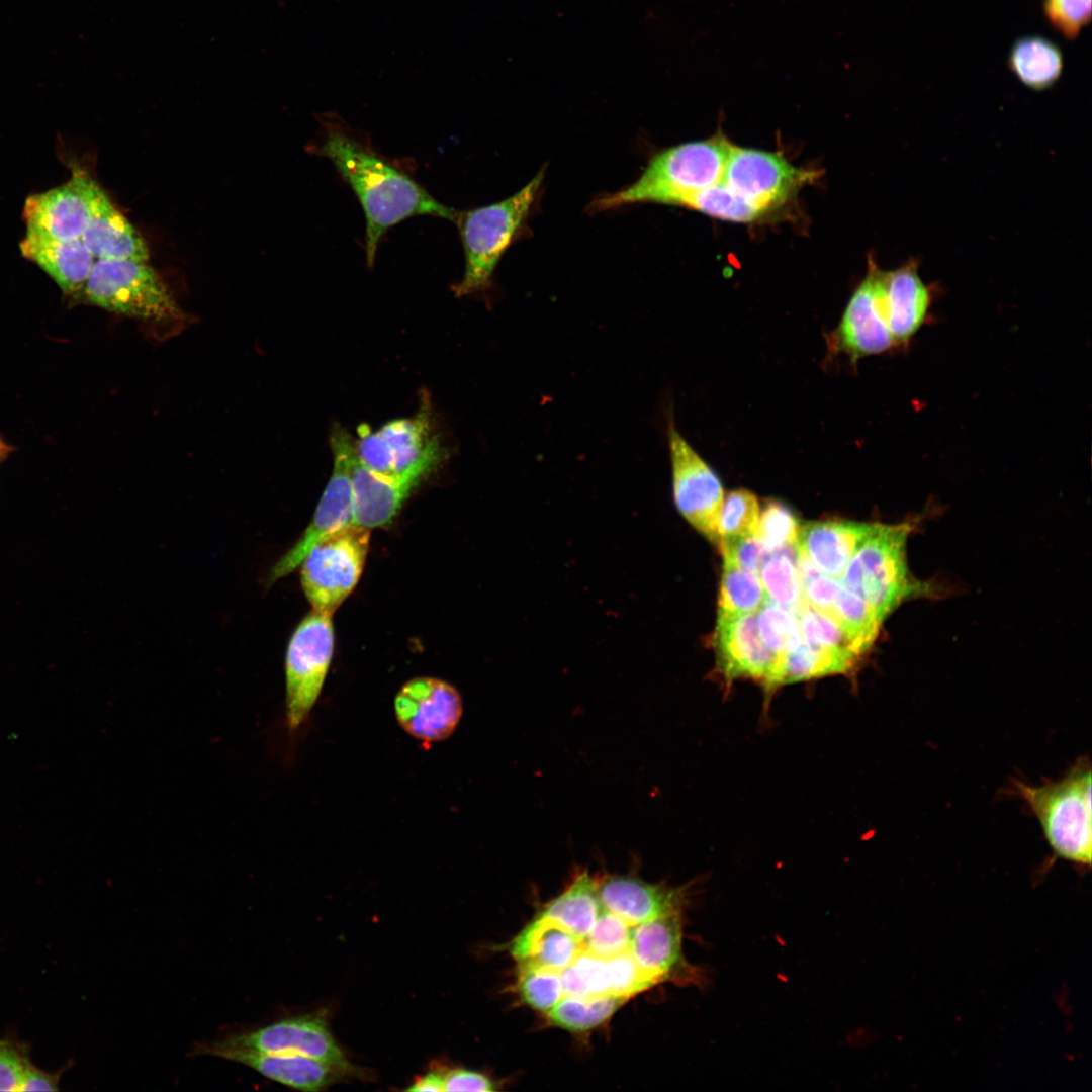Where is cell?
Segmentation results:
<instances>
[{"mask_svg": "<svg viewBox=\"0 0 1092 1092\" xmlns=\"http://www.w3.org/2000/svg\"><path fill=\"white\" fill-rule=\"evenodd\" d=\"M314 152L331 161L364 211L366 262L372 267L384 234L418 215L455 222L458 211L436 200L405 171L376 152L368 140L333 116L321 120Z\"/></svg>", "mask_w": 1092, "mask_h": 1092, "instance_id": "1", "label": "cell"}, {"mask_svg": "<svg viewBox=\"0 0 1092 1092\" xmlns=\"http://www.w3.org/2000/svg\"><path fill=\"white\" fill-rule=\"evenodd\" d=\"M732 144L722 134L662 149L648 160L630 185L596 197L589 211L657 203L685 206L700 191L719 183Z\"/></svg>", "mask_w": 1092, "mask_h": 1092, "instance_id": "2", "label": "cell"}, {"mask_svg": "<svg viewBox=\"0 0 1092 1092\" xmlns=\"http://www.w3.org/2000/svg\"><path fill=\"white\" fill-rule=\"evenodd\" d=\"M543 181L544 170H541L514 195L492 204L458 211L454 223L459 230L465 268L461 281L453 286L457 297L483 293L492 286L502 257L526 234Z\"/></svg>", "mask_w": 1092, "mask_h": 1092, "instance_id": "3", "label": "cell"}, {"mask_svg": "<svg viewBox=\"0 0 1092 1092\" xmlns=\"http://www.w3.org/2000/svg\"><path fill=\"white\" fill-rule=\"evenodd\" d=\"M913 526L911 521L875 524L840 578L882 622L903 601L929 597L934 592L931 584L916 579L908 569L906 542Z\"/></svg>", "mask_w": 1092, "mask_h": 1092, "instance_id": "4", "label": "cell"}, {"mask_svg": "<svg viewBox=\"0 0 1092 1092\" xmlns=\"http://www.w3.org/2000/svg\"><path fill=\"white\" fill-rule=\"evenodd\" d=\"M1091 764L1078 759L1058 781L1032 786L1015 780L1018 795L1039 821L1055 855L1078 866L1090 867Z\"/></svg>", "mask_w": 1092, "mask_h": 1092, "instance_id": "5", "label": "cell"}, {"mask_svg": "<svg viewBox=\"0 0 1092 1092\" xmlns=\"http://www.w3.org/2000/svg\"><path fill=\"white\" fill-rule=\"evenodd\" d=\"M81 291L88 303L129 317L151 323L184 317L167 285L147 262L96 259Z\"/></svg>", "mask_w": 1092, "mask_h": 1092, "instance_id": "6", "label": "cell"}, {"mask_svg": "<svg viewBox=\"0 0 1092 1092\" xmlns=\"http://www.w3.org/2000/svg\"><path fill=\"white\" fill-rule=\"evenodd\" d=\"M430 416L425 403L414 417L391 421L378 431L360 426V439L355 444L359 460L387 478L417 470L434 471L444 458V450L433 433Z\"/></svg>", "mask_w": 1092, "mask_h": 1092, "instance_id": "7", "label": "cell"}, {"mask_svg": "<svg viewBox=\"0 0 1092 1092\" xmlns=\"http://www.w3.org/2000/svg\"><path fill=\"white\" fill-rule=\"evenodd\" d=\"M369 538V529L349 524L307 553L300 563V580L313 610L333 615L350 595L362 573Z\"/></svg>", "mask_w": 1092, "mask_h": 1092, "instance_id": "8", "label": "cell"}, {"mask_svg": "<svg viewBox=\"0 0 1092 1092\" xmlns=\"http://www.w3.org/2000/svg\"><path fill=\"white\" fill-rule=\"evenodd\" d=\"M334 651L332 615L312 610L294 630L285 656L286 723L297 730L323 689Z\"/></svg>", "mask_w": 1092, "mask_h": 1092, "instance_id": "9", "label": "cell"}, {"mask_svg": "<svg viewBox=\"0 0 1092 1092\" xmlns=\"http://www.w3.org/2000/svg\"><path fill=\"white\" fill-rule=\"evenodd\" d=\"M666 436L674 505L691 526L711 542L719 544L718 525L724 500L722 483L678 431L670 413Z\"/></svg>", "mask_w": 1092, "mask_h": 1092, "instance_id": "10", "label": "cell"}, {"mask_svg": "<svg viewBox=\"0 0 1092 1092\" xmlns=\"http://www.w3.org/2000/svg\"><path fill=\"white\" fill-rule=\"evenodd\" d=\"M330 441L334 460L331 478L308 527L298 541L270 569L266 580L268 585L294 571L318 542L352 524L350 464L355 452V444L349 433L340 425L332 429Z\"/></svg>", "mask_w": 1092, "mask_h": 1092, "instance_id": "11", "label": "cell"}, {"mask_svg": "<svg viewBox=\"0 0 1092 1092\" xmlns=\"http://www.w3.org/2000/svg\"><path fill=\"white\" fill-rule=\"evenodd\" d=\"M816 177L817 172L798 168L777 153L732 145L722 182L767 213Z\"/></svg>", "mask_w": 1092, "mask_h": 1092, "instance_id": "12", "label": "cell"}, {"mask_svg": "<svg viewBox=\"0 0 1092 1092\" xmlns=\"http://www.w3.org/2000/svg\"><path fill=\"white\" fill-rule=\"evenodd\" d=\"M835 353L856 362L896 348L889 330L885 271L870 261L868 273L851 295L837 328L828 340Z\"/></svg>", "mask_w": 1092, "mask_h": 1092, "instance_id": "13", "label": "cell"}, {"mask_svg": "<svg viewBox=\"0 0 1092 1092\" xmlns=\"http://www.w3.org/2000/svg\"><path fill=\"white\" fill-rule=\"evenodd\" d=\"M101 191L89 175L78 171L67 183L28 196L23 209L26 233L62 242L81 239Z\"/></svg>", "mask_w": 1092, "mask_h": 1092, "instance_id": "14", "label": "cell"}, {"mask_svg": "<svg viewBox=\"0 0 1092 1092\" xmlns=\"http://www.w3.org/2000/svg\"><path fill=\"white\" fill-rule=\"evenodd\" d=\"M207 1049H240L270 1054H297L334 1065L346 1073L352 1070L335 1041L324 1017L301 1015L205 1044Z\"/></svg>", "mask_w": 1092, "mask_h": 1092, "instance_id": "15", "label": "cell"}, {"mask_svg": "<svg viewBox=\"0 0 1092 1092\" xmlns=\"http://www.w3.org/2000/svg\"><path fill=\"white\" fill-rule=\"evenodd\" d=\"M399 726L424 742L449 738L458 726L462 698L455 687L440 678L422 676L406 681L394 699Z\"/></svg>", "mask_w": 1092, "mask_h": 1092, "instance_id": "16", "label": "cell"}, {"mask_svg": "<svg viewBox=\"0 0 1092 1092\" xmlns=\"http://www.w3.org/2000/svg\"><path fill=\"white\" fill-rule=\"evenodd\" d=\"M680 911L633 926L629 952L654 985L664 981L703 985L704 971L682 954Z\"/></svg>", "mask_w": 1092, "mask_h": 1092, "instance_id": "17", "label": "cell"}, {"mask_svg": "<svg viewBox=\"0 0 1092 1092\" xmlns=\"http://www.w3.org/2000/svg\"><path fill=\"white\" fill-rule=\"evenodd\" d=\"M563 996L630 998L654 985L638 968L630 952L600 958L580 948L560 973Z\"/></svg>", "mask_w": 1092, "mask_h": 1092, "instance_id": "18", "label": "cell"}, {"mask_svg": "<svg viewBox=\"0 0 1092 1092\" xmlns=\"http://www.w3.org/2000/svg\"><path fill=\"white\" fill-rule=\"evenodd\" d=\"M717 665L727 680L752 678L763 682L776 655L761 640L756 613L718 614L713 638Z\"/></svg>", "mask_w": 1092, "mask_h": 1092, "instance_id": "19", "label": "cell"}, {"mask_svg": "<svg viewBox=\"0 0 1092 1092\" xmlns=\"http://www.w3.org/2000/svg\"><path fill=\"white\" fill-rule=\"evenodd\" d=\"M431 473L417 470L398 478L380 476L355 452L351 458L352 524L371 529L388 524L411 492Z\"/></svg>", "mask_w": 1092, "mask_h": 1092, "instance_id": "20", "label": "cell"}, {"mask_svg": "<svg viewBox=\"0 0 1092 1092\" xmlns=\"http://www.w3.org/2000/svg\"><path fill=\"white\" fill-rule=\"evenodd\" d=\"M686 892L632 876H607L598 881L601 906L630 926L680 911Z\"/></svg>", "mask_w": 1092, "mask_h": 1092, "instance_id": "21", "label": "cell"}, {"mask_svg": "<svg viewBox=\"0 0 1092 1092\" xmlns=\"http://www.w3.org/2000/svg\"><path fill=\"white\" fill-rule=\"evenodd\" d=\"M198 1052L248 1066L261 1075L302 1091H318L336 1082L342 1069L297 1054H270L240 1049H207Z\"/></svg>", "mask_w": 1092, "mask_h": 1092, "instance_id": "22", "label": "cell"}, {"mask_svg": "<svg viewBox=\"0 0 1092 1092\" xmlns=\"http://www.w3.org/2000/svg\"><path fill=\"white\" fill-rule=\"evenodd\" d=\"M933 294L932 286L920 277L914 259L885 271L887 320L896 348L906 346L925 324Z\"/></svg>", "mask_w": 1092, "mask_h": 1092, "instance_id": "23", "label": "cell"}, {"mask_svg": "<svg viewBox=\"0 0 1092 1092\" xmlns=\"http://www.w3.org/2000/svg\"><path fill=\"white\" fill-rule=\"evenodd\" d=\"M874 526L851 521L809 522L801 525L797 546L820 573L840 579Z\"/></svg>", "mask_w": 1092, "mask_h": 1092, "instance_id": "24", "label": "cell"}, {"mask_svg": "<svg viewBox=\"0 0 1092 1092\" xmlns=\"http://www.w3.org/2000/svg\"><path fill=\"white\" fill-rule=\"evenodd\" d=\"M81 240L95 259L141 262L149 259L147 243L103 190Z\"/></svg>", "mask_w": 1092, "mask_h": 1092, "instance_id": "25", "label": "cell"}, {"mask_svg": "<svg viewBox=\"0 0 1092 1092\" xmlns=\"http://www.w3.org/2000/svg\"><path fill=\"white\" fill-rule=\"evenodd\" d=\"M20 250L26 259L43 269L65 293L82 289L95 262L81 239L62 242L26 233Z\"/></svg>", "mask_w": 1092, "mask_h": 1092, "instance_id": "26", "label": "cell"}, {"mask_svg": "<svg viewBox=\"0 0 1092 1092\" xmlns=\"http://www.w3.org/2000/svg\"><path fill=\"white\" fill-rule=\"evenodd\" d=\"M580 951V941L559 925L536 917L511 942L510 952L518 965L536 966L560 973Z\"/></svg>", "mask_w": 1092, "mask_h": 1092, "instance_id": "27", "label": "cell"}, {"mask_svg": "<svg viewBox=\"0 0 1092 1092\" xmlns=\"http://www.w3.org/2000/svg\"><path fill=\"white\" fill-rule=\"evenodd\" d=\"M600 910L598 881L583 871L564 892L549 901L537 917L559 925L581 941L593 929Z\"/></svg>", "mask_w": 1092, "mask_h": 1092, "instance_id": "28", "label": "cell"}, {"mask_svg": "<svg viewBox=\"0 0 1092 1092\" xmlns=\"http://www.w3.org/2000/svg\"><path fill=\"white\" fill-rule=\"evenodd\" d=\"M853 660L804 642L791 652L778 657L763 680L767 692L777 688L830 674L849 673L856 667Z\"/></svg>", "mask_w": 1092, "mask_h": 1092, "instance_id": "29", "label": "cell"}, {"mask_svg": "<svg viewBox=\"0 0 1092 1092\" xmlns=\"http://www.w3.org/2000/svg\"><path fill=\"white\" fill-rule=\"evenodd\" d=\"M1010 71L1025 86L1044 90L1060 78L1064 59L1060 48L1053 41L1037 35L1017 39L1008 56Z\"/></svg>", "mask_w": 1092, "mask_h": 1092, "instance_id": "30", "label": "cell"}, {"mask_svg": "<svg viewBox=\"0 0 1092 1092\" xmlns=\"http://www.w3.org/2000/svg\"><path fill=\"white\" fill-rule=\"evenodd\" d=\"M802 640L807 644L843 655L858 664L867 651L836 621L815 610L805 601L794 611Z\"/></svg>", "mask_w": 1092, "mask_h": 1092, "instance_id": "31", "label": "cell"}, {"mask_svg": "<svg viewBox=\"0 0 1092 1092\" xmlns=\"http://www.w3.org/2000/svg\"><path fill=\"white\" fill-rule=\"evenodd\" d=\"M627 1000L618 996H562L547 1015L551 1023L560 1028L583 1032L607 1021Z\"/></svg>", "mask_w": 1092, "mask_h": 1092, "instance_id": "32", "label": "cell"}, {"mask_svg": "<svg viewBox=\"0 0 1092 1092\" xmlns=\"http://www.w3.org/2000/svg\"><path fill=\"white\" fill-rule=\"evenodd\" d=\"M796 558L797 545L772 552L758 574L767 599L790 611L804 602Z\"/></svg>", "mask_w": 1092, "mask_h": 1092, "instance_id": "33", "label": "cell"}, {"mask_svg": "<svg viewBox=\"0 0 1092 1092\" xmlns=\"http://www.w3.org/2000/svg\"><path fill=\"white\" fill-rule=\"evenodd\" d=\"M766 599L758 574L728 561L723 562L718 614L756 613Z\"/></svg>", "mask_w": 1092, "mask_h": 1092, "instance_id": "34", "label": "cell"}, {"mask_svg": "<svg viewBox=\"0 0 1092 1092\" xmlns=\"http://www.w3.org/2000/svg\"><path fill=\"white\" fill-rule=\"evenodd\" d=\"M684 207L734 222H751L766 214L764 210L728 188L722 180L692 196Z\"/></svg>", "mask_w": 1092, "mask_h": 1092, "instance_id": "35", "label": "cell"}, {"mask_svg": "<svg viewBox=\"0 0 1092 1092\" xmlns=\"http://www.w3.org/2000/svg\"><path fill=\"white\" fill-rule=\"evenodd\" d=\"M825 615L836 621L866 651L872 647L883 623L861 599L843 584Z\"/></svg>", "mask_w": 1092, "mask_h": 1092, "instance_id": "36", "label": "cell"}, {"mask_svg": "<svg viewBox=\"0 0 1092 1092\" xmlns=\"http://www.w3.org/2000/svg\"><path fill=\"white\" fill-rule=\"evenodd\" d=\"M758 633L776 659L793 651L802 641L797 617L766 599L756 612Z\"/></svg>", "mask_w": 1092, "mask_h": 1092, "instance_id": "37", "label": "cell"}, {"mask_svg": "<svg viewBox=\"0 0 1092 1092\" xmlns=\"http://www.w3.org/2000/svg\"><path fill=\"white\" fill-rule=\"evenodd\" d=\"M800 529L794 513L786 505L771 500L759 512L755 536L768 551L777 552L796 546Z\"/></svg>", "mask_w": 1092, "mask_h": 1092, "instance_id": "38", "label": "cell"}, {"mask_svg": "<svg viewBox=\"0 0 1092 1092\" xmlns=\"http://www.w3.org/2000/svg\"><path fill=\"white\" fill-rule=\"evenodd\" d=\"M633 926L601 906L590 932L580 941L582 950L600 958L629 951Z\"/></svg>", "mask_w": 1092, "mask_h": 1092, "instance_id": "39", "label": "cell"}, {"mask_svg": "<svg viewBox=\"0 0 1092 1092\" xmlns=\"http://www.w3.org/2000/svg\"><path fill=\"white\" fill-rule=\"evenodd\" d=\"M517 989L526 1004L546 1014L563 996L559 973L530 965H519Z\"/></svg>", "mask_w": 1092, "mask_h": 1092, "instance_id": "40", "label": "cell"}, {"mask_svg": "<svg viewBox=\"0 0 1092 1092\" xmlns=\"http://www.w3.org/2000/svg\"><path fill=\"white\" fill-rule=\"evenodd\" d=\"M759 512L758 500L750 491L737 489L729 492L723 500L719 517L720 541L755 535Z\"/></svg>", "mask_w": 1092, "mask_h": 1092, "instance_id": "41", "label": "cell"}, {"mask_svg": "<svg viewBox=\"0 0 1092 1092\" xmlns=\"http://www.w3.org/2000/svg\"><path fill=\"white\" fill-rule=\"evenodd\" d=\"M1051 25L1068 39H1075L1091 19V0H1043Z\"/></svg>", "mask_w": 1092, "mask_h": 1092, "instance_id": "42", "label": "cell"}, {"mask_svg": "<svg viewBox=\"0 0 1092 1092\" xmlns=\"http://www.w3.org/2000/svg\"><path fill=\"white\" fill-rule=\"evenodd\" d=\"M30 1062L28 1046L14 1036H0V1091L19 1092Z\"/></svg>", "mask_w": 1092, "mask_h": 1092, "instance_id": "43", "label": "cell"}, {"mask_svg": "<svg viewBox=\"0 0 1092 1092\" xmlns=\"http://www.w3.org/2000/svg\"><path fill=\"white\" fill-rule=\"evenodd\" d=\"M718 545L723 561H728L756 574H759L763 563L772 553L766 549L755 535L722 539Z\"/></svg>", "mask_w": 1092, "mask_h": 1092, "instance_id": "44", "label": "cell"}, {"mask_svg": "<svg viewBox=\"0 0 1092 1092\" xmlns=\"http://www.w3.org/2000/svg\"><path fill=\"white\" fill-rule=\"evenodd\" d=\"M802 583L804 601L824 614L830 611L842 586L840 579L826 576L820 572L802 581Z\"/></svg>", "mask_w": 1092, "mask_h": 1092, "instance_id": "45", "label": "cell"}, {"mask_svg": "<svg viewBox=\"0 0 1092 1092\" xmlns=\"http://www.w3.org/2000/svg\"><path fill=\"white\" fill-rule=\"evenodd\" d=\"M443 1089L453 1091L485 1092L495 1090V1083L488 1076L464 1068L442 1071Z\"/></svg>", "mask_w": 1092, "mask_h": 1092, "instance_id": "46", "label": "cell"}, {"mask_svg": "<svg viewBox=\"0 0 1092 1092\" xmlns=\"http://www.w3.org/2000/svg\"><path fill=\"white\" fill-rule=\"evenodd\" d=\"M64 1069L57 1072H48L36 1067L31 1061L28 1063L20 1091H56L59 1090V1083Z\"/></svg>", "mask_w": 1092, "mask_h": 1092, "instance_id": "47", "label": "cell"}, {"mask_svg": "<svg viewBox=\"0 0 1092 1092\" xmlns=\"http://www.w3.org/2000/svg\"><path fill=\"white\" fill-rule=\"evenodd\" d=\"M406 1090L414 1092L444 1091L442 1071L433 1070L428 1072L424 1076L419 1077Z\"/></svg>", "mask_w": 1092, "mask_h": 1092, "instance_id": "48", "label": "cell"}, {"mask_svg": "<svg viewBox=\"0 0 1092 1092\" xmlns=\"http://www.w3.org/2000/svg\"><path fill=\"white\" fill-rule=\"evenodd\" d=\"M3 447H4V444H3V443H2L1 441H0V457H1V454H2V452H3V451H2V448H3Z\"/></svg>", "mask_w": 1092, "mask_h": 1092, "instance_id": "49", "label": "cell"}]
</instances>
